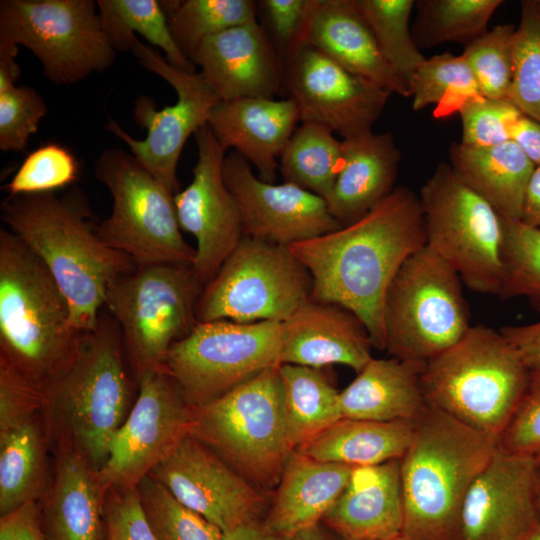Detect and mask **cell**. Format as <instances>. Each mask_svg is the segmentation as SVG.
Returning <instances> with one entry per match:
<instances>
[{"mask_svg":"<svg viewBox=\"0 0 540 540\" xmlns=\"http://www.w3.org/2000/svg\"><path fill=\"white\" fill-rule=\"evenodd\" d=\"M426 241L419 196L396 186L356 221L289 248L312 277L311 298L353 312L366 326L373 348L385 351L388 287L404 261Z\"/></svg>","mask_w":540,"mask_h":540,"instance_id":"6da1fadb","label":"cell"},{"mask_svg":"<svg viewBox=\"0 0 540 540\" xmlns=\"http://www.w3.org/2000/svg\"><path fill=\"white\" fill-rule=\"evenodd\" d=\"M6 228L44 263L65 296L73 325L96 328L109 283L137 267L99 236L89 200L79 187L55 193L8 196L1 205Z\"/></svg>","mask_w":540,"mask_h":540,"instance_id":"7a4b0ae2","label":"cell"},{"mask_svg":"<svg viewBox=\"0 0 540 540\" xmlns=\"http://www.w3.org/2000/svg\"><path fill=\"white\" fill-rule=\"evenodd\" d=\"M120 328L104 307L66 368L43 388L42 420L50 452L80 454L98 470L130 411L131 380Z\"/></svg>","mask_w":540,"mask_h":540,"instance_id":"3957f363","label":"cell"},{"mask_svg":"<svg viewBox=\"0 0 540 540\" xmlns=\"http://www.w3.org/2000/svg\"><path fill=\"white\" fill-rule=\"evenodd\" d=\"M497 450L492 438L427 406L400 459L408 540H458L467 492Z\"/></svg>","mask_w":540,"mask_h":540,"instance_id":"277c9868","label":"cell"},{"mask_svg":"<svg viewBox=\"0 0 540 540\" xmlns=\"http://www.w3.org/2000/svg\"><path fill=\"white\" fill-rule=\"evenodd\" d=\"M85 332L44 263L0 230V356L43 388L73 359Z\"/></svg>","mask_w":540,"mask_h":540,"instance_id":"5b68a950","label":"cell"},{"mask_svg":"<svg viewBox=\"0 0 540 540\" xmlns=\"http://www.w3.org/2000/svg\"><path fill=\"white\" fill-rule=\"evenodd\" d=\"M529 375L500 331L477 324L424 364L421 384L428 406L497 442L523 397Z\"/></svg>","mask_w":540,"mask_h":540,"instance_id":"8992f818","label":"cell"},{"mask_svg":"<svg viewBox=\"0 0 540 540\" xmlns=\"http://www.w3.org/2000/svg\"><path fill=\"white\" fill-rule=\"evenodd\" d=\"M191 408L190 435L256 488H276L294 452L279 366Z\"/></svg>","mask_w":540,"mask_h":540,"instance_id":"52a82bcc","label":"cell"},{"mask_svg":"<svg viewBox=\"0 0 540 540\" xmlns=\"http://www.w3.org/2000/svg\"><path fill=\"white\" fill-rule=\"evenodd\" d=\"M203 287L192 266L180 264L137 267L109 283L104 307L120 328L136 381L164 367L170 347L196 326Z\"/></svg>","mask_w":540,"mask_h":540,"instance_id":"ba28073f","label":"cell"},{"mask_svg":"<svg viewBox=\"0 0 540 540\" xmlns=\"http://www.w3.org/2000/svg\"><path fill=\"white\" fill-rule=\"evenodd\" d=\"M458 273L427 245L409 256L384 301L385 351L426 363L471 327Z\"/></svg>","mask_w":540,"mask_h":540,"instance_id":"9c48e42d","label":"cell"},{"mask_svg":"<svg viewBox=\"0 0 540 540\" xmlns=\"http://www.w3.org/2000/svg\"><path fill=\"white\" fill-rule=\"evenodd\" d=\"M95 176L109 190V217L97 225L101 239L129 256L136 267L155 264L192 266L195 249L184 240L174 194L122 149L103 151Z\"/></svg>","mask_w":540,"mask_h":540,"instance_id":"30bf717a","label":"cell"},{"mask_svg":"<svg viewBox=\"0 0 540 540\" xmlns=\"http://www.w3.org/2000/svg\"><path fill=\"white\" fill-rule=\"evenodd\" d=\"M426 245L449 264L469 289L499 295L503 222L449 163H440L420 189Z\"/></svg>","mask_w":540,"mask_h":540,"instance_id":"8fae6325","label":"cell"},{"mask_svg":"<svg viewBox=\"0 0 540 540\" xmlns=\"http://www.w3.org/2000/svg\"><path fill=\"white\" fill-rule=\"evenodd\" d=\"M313 280L289 246L244 236L207 283L198 322L283 323L312 297Z\"/></svg>","mask_w":540,"mask_h":540,"instance_id":"7c38bea8","label":"cell"},{"mask_svg":"<svg viewBox=\"0 0 540 540\" xmlns=\"http://www.w3.org/2000/svg\"><path fill=\"white\" fill-rule=\"evenodd\" d=\"M0 46H23L55 85L109 69L116 58L93 0H2Z\"/></svg>","mask_w":540,"mask_h":540,"instance_id":"4fadbf2b","label":"cell"},{"mask_svg":"<svg viewBox=\"0 0 540 540\" xmlns=\"http://www.w3.org/2000/svg\"><path fill=\"white\" fill-rule=\"evenodd\" d=\"M282 323L198 322L169 349L164 367L190 407L204 405L281 365Z\"/></svg>","mask_w":540,"mask_h":540,"instance_id":"5bb4252c","label":"cell"},{"mask_svg":"<svg viewBox=\"0 0 540 540\" xmlns=\"http://www.w3.org/2000/svg\"><path fill=\"white\" fill-rule=\"evenodd\" d=\"M131 52L145 69L159 75L175 89L177 101L157 109L149 97L137 100L134 118L147 130L142 140L133 138L111 118L106 129L125 142L137 161L175 195L179 192L176 171L184 145L192 134L208 124L212 110L221 99L200 73L175 68L138 38Z\"/></svg>","mask_w":540,"mask_h":540,"instance_id":"9a60e30c","label":"cell"},{"mask_svg":"<svg viewBox=\"0 0 540 540\" xmlns=\"http://www.w3.org/2000/svg\"><path fill=\"white\" fill-rule=\"evenodd\" d=\"M138 395L109 446L98 477L106 492L137 488L190 433L191 408L165 367L137 379Z\"/></svg>","mask_w":540,"mask_h":540,"instance_id":"2e32d148","label":"cell"},{"mask_svg":"<svg viewBox=\"0 0 540 540\" xmlns=\"http://www.w3.org/2000/svg\"><path fill=\"white\" fill-rule=\"evenodd\" d=\"M149 476L223 533L263 520L269 507L262 490L190 434Z\"/></svg>","mask_w":540,"mask_h":540,"instance_id":"e0dca14e","label":"cell"},{"mask_svg":"<svg viewBox=\"0 0 540 540\" xmlns=\"http://www.w3.org/2000/svg\"><path fill=\"white\" fill-rule=\"evenodd\" d=\"M284 86L300 122L323 125L343 139L372 131L391 95L307 45L284 63Z\"/></svg>","mask_w":540,"mask_h":540,"instance_id":"ac0fdd59","label":"cell"},{"mask_svg":"<svg viewBox=\"0 0 540 540\" xmlns=\"http://www.w3.org/2000/svg\"><path fill=\"white\" fill-rule=\"evenodd\" d=\"M198 159L193 179L173 197L180 228L197 242L192 264L205 286L244 238L238 205L223 177L227 151L208 124L194 134Z\"/></svg>","mask_w":540,"mask_h":540,"instance_id":"d6986e66","label":"cell"},{"mask_svg":"<svg viewBox=\"0 0 540 540\" xmlns=\"http://www.w3.org/2000/svg\"><path fill=\"white\" fill-rule=\"evenodd\" d=\"M223 177L238 205L244 236L290 246L342 227L323 198L293 183L261 180L236 151L226 154Z\"/></svg>","mask_w":540,"mask_h":540,"instance_id":"ffe728a7","label":"cell"},{"mask_svg":"<svg viewBox=\"0 0 540 540\" xmlns=\"http://www.w3.org/2000/svg\"><path fill=\"white\" fill-rule=\"evenodd\" d=\"M538 467L497 447L467 492L458 540H524L539 524Z\"/></svg>","mask_w":540,"mask_h":540,"instance_id":"44dd1931","label":"cell"},{"mask_svg":"<svg viewBox=\"0 0 540 540\" xmlns=\"http://www.w3.org/2000/svg\"><path fill=\"white\" fill-rule=\"evenodd\" d=\"M192 62L221 101L274 98L284 85L283 61L258 21L208 37Z\"/></svg>","mask_w":540,"mask_h":540,"instance_id":"7402d4cb","label":"cell"},{"mask_svg":"<svg viewBox=\"0 0 540 540\" xmlns=\"http://www.w3.org/2000/svg\"><path fill=\"white\" fill-rule=\"evenodd\" d=\"M372 348L361 319L335 303L311 298L282 323L281 364H342L358 373L373 358Z\"/></svg>","mask_w":540,"mask_h":540,"instance_id":"603a6c76","label":"cell"},{"mask_svg":"<svg viewBox=\"0 0 540 540\" xmlns=\"http://www.w3.org/2000/svg\"><path fill=\"white\" fill-rule=\"evenodd\" d=\"M298 122V107L289 97H242L220 101L209 116L208 126L227 152L234 149L257 169L261 180L274 183L279 169L277 158Z\"/></svg>","mask_w":540,"mask_h":540,"instance_id":"cb8c5ba5","label":"cell"},{"mask_svg":"<svg viewBox=\"0 0 540 540\" xmlns=\"http://www.w3.org/2000/svg\"><path fill=\"white\" fill-rule=\"evenodd\" d=\"M321 523L343 540H393L402 536L400 459L354 467L346 488Z\"/></svg>","mask_w":540,"mask_h":540,"instance_id":"d4e9b609","label":"cell"},{"mask_svg":"<svg viewBox=\"0 0 540 540\" xmlns=\"http://www.w3.org/2000/svg\"><path fill=\"white\" fill-rule=\"evenodd\" d=\"M51 454L48 483L38 501L46 539L105 540V493L98 469L72 451Z\"/></svg>","mask_w":540,"mask_h":540,"instance_id":"484cf974","label":"cell"},{"mask_svg":"<svg viewBox=\"0 0 540 540\" xmlns=\"http://www.w3.org/2000/svg\"><path fill=\"white\" fill-rule=\"evenodd\" d=\"M305 45L391 94L410 97L408 84L381 54L357 0H316L303 36Z\"/></svg>","mask_w":540,"mask_h":540,"instance_id":"4316f807","label":"cell"},{"mask_svg":"<svg viewBox=\"0 0 540 540\" xmlns=\"http://www.w3.org/2000/svg\"><path fill=\"white\" fill-rule=\"evenodd\" d=\"M342 142L341 167L326 203L330 214L344 226L394 190L401 153L389 131H370Z\"/></svg>","mask_w":540,"mask_h":540,"instance_id":"83f0119b","label":"cell"},{"mask_svg":"<svg viewBox=\"0 0 540 540\" xmlns=\"http://www.w3.org/2000/svg\"><path fill=\"white\" fill-rule=\"evenodd\" d=\"M353 466L323 462L294 451L290 456L263 523L293 538L321 523L346 488Z\"/></svg>","mask_w":540,"mask_h":540,"instance_id":"f1b7e54d","label":"cell"},{"mask_svg":"<svg viewBox=\"0 0 540 540\" xmlns=\"http://www.w3.org/2000/svg\"><path fill=\"white\" fill-rule=\"evenodd\" d=\"M424 364L372 358L340 391L342 418L416 421L428 406L421 384Z\"/></svg>","mask_w":540,"mask_h":540,"instance_id":"f546056e","label":"cell"},{"mask_svg":"<svg viewBox=\"0 0 540 540\" xmlns=\"http://www.w3.org/2000/svg\"><path fill=\"white\" fill-rule=\"evenodd\" d=\"M449 165L504 219L520 220L526 189L535 165L512 141L491 147L454 142Z\"/></svg>","mask_w":540,"mask_h":540,"instance_id":"4dcf8cb0","label":"cell"},{"mask_svg":"<svg viewBox=\"0 0 540 540\" xmlns=\"http://www.w3.org/2000/svg\"><path fill=\"white\" fill-rule=\"evenodd\" d=\"M415 424L341 418L295 451L323 462L374 466L403 457Z\"/></svg>","mask_w":540,"mask_h":540,"instance_id":"1f68e13d","label":"cell"},{"mask_svg":"<svg viewBox=\"0 0 540 540\" xmlns=\"http://www.w3.org/2000/svg\"><path fill=\"white\" fill-rule=\"evenodd\" d=\"M50 452L42 413L0 430V514L39 501L49 478Z\"/></svg>","mask_w":540,"mask_h":540,"instance_id":"d6a6232c","label":"cell"},{"mask_svg":"<svg viewBox=\"0 0 540 540\" xmlns=\"http://www.w3.org/2000/svg\"><path fill=\"white\" fill-rule=\"evenodd\" d=\"M288 438L297 450L342 418L340 391L324 368L281 364Z\"/></svg>","mask_w":540,"mask_h":540,"instance_id":"836d02e7","label":"cell"},{"mask_svg":"<svg viewBox=\"0 0 540 540\" xmlns=\"http://www.w3.org/2000/svg\"><path fill=\"white\" fill-rule=\"evenodd\" d=\"M342 153L343 142L332 130L317 123L301 122L279 157V170L284 182L327 201L341 167Z\"/></svg>","mask_w":540,"mask_h":540,"instance_id":"e575fe53","label":"cell"},{"mask_svg":"<svg viewBox=\"0 0 540 540\" xmlns=\"http://www.w3.org/2000/svg\"><path fill=\"white\" fill-rule=\"evenodd\" d=\"M97 7L105 34L116 51H131L135 33L160 48L175 68L196 72L171 34L161 2L156 0H98Z\"/></svg>","mask_w":540,"mask_h":540,"instance_id":"d590c367","label":"cell"},{"mask_svg":"<svg viewBox=\"0 0 540 540\" xmlns=\"http://www.w3.org/2000/svg\"><path fill=\"white\" fill-rule=\"evenodd\" d=\"M161 5L173 39L191 62L205 39L257 21L258 13L257 2L252 0H182Z\"/></svg>","mask_w":540,"mask_h":540,"instance_id":"8d00e7d4","label":"cell"},{"mask_svg":"<svg viewBox=\"0 0 540 540\" xmlns=\"http://www.w3.org/2000/svg\"><path fill=\"white\" fill-rule=\"evenodd\" d=\"M502 0H420L412 34L416 45L430 48L446 42L467 46L488 31Z\"/></svg>","mask_w":540,"mask_h":540,"instance_id":"74e56055","label":"cell"},{"mask_svg":"<svg viewBox=\"0 0 540 540\" xmlns=\"http://www.w3.org/2000/svg\"><path fill=\"white\" fill-rule=\"evenodd\" d=\"M357 3L384 59L409 86L411 77L426 59L409 25L416 1L357 0Z\"/></svg>","mask_w":540,"mask_h":540,"instance_id":"f35d334b","label":"cell"},{"mask_svg":"<svg viewBox=\"0 0 540 540\" xmlns=\"http://www.w3.org/2000/svg\"><path fill=\"white\" fill-rule=\"evenodd\" d=\"M507 100L522 115L540 122V8L536 0L521 1Z\"/></svg>","mask_w":540,"mask_h":540,"instance_id":"ab89813d","label":"cell"},{"mask_svg":"<svg viewBox=\"0 0 540 540\" xmlns=\"http://www.w3.org/2000/svg\"><path fill=\"white\" fill-rule=\"evenodd\" d=\"M412 108L422 110L445 99L454 110L468 98L481 96L477 81L461 55L443 53L426 58L409 82Z\"/></svg>","mask_w":540,"mask_h":540,"instance_id":"60d3db41","label":"cell"},{"mask_svg":"<svg viewBox=\"0 0 540 540\" xmlns=\"http://www.w3.org/2000/svg\"><path fill=\"white\" fill-rule=\"evenodd\" d=\"M501 299L527 297L540 303V229L502 218Z\"/></svg>","mask_w":540,"mask_h":540,"instance_id":"b9f144b4","label":"cell"},{"mask_svg":"<svg viewBox=\"0 0 540 540\" xmlns=\"http://www.w3.org/2000/svg\"><path fill=\"white\" fill-rule=\"evenodd\" d=\"M137 490L157 540H223L217 526L183 506L149 475Z\"/></svg>","mask_w":540,"mask_h":540,"instance_id":"7bdbcfd3","label":"cell"},{"mask_svg":"<svg viewBox=\"0 0 540 540\" xmlns=\"http://www.w3.org/2000/svg\"><path fill=\"white\" fill-rule=\"evenodd\" d=\"M515 30L511 24L497 25L465 46L462 56L483 97L507 99L513 72Z\"/></svg>","mask_w":540,"mask_h":540,"instance_id":"ee69618b","label":"cell"},{"mask_svg":"<svg viewBox=\"0 0 540 540\" xmlns=\"http://www.w3.org/2000/svg\"><path fill=\"white\" fill-rule=\"evenodd\" d=\"M79 170L70 149L49 142L30 152L3 188L9 196L54 193L75 183Z\"/></svg>","mask_w":540,"mask_h":540,"instance_id":"f6af8a7d","label":"cell"},{"mask_svg":"<svg viewBox=\"0 0 540 540\" xmlns=\"http://www.w3.org/2000/svg\"><path fill=\"white\" fill-rule=\"evenodd\" d=\"M461 119V143L471 147H491L511 140V129L522 116L507 99L476 96L466 99L456 110Z\"/></svg>","mask_w":540,"mask_h":540,"instance_id":"bcb514c9","label":"cell"},{"mask_svg":"<svg viewBox=\"0 0 540 540\" xmlns=\"http://www.w3.org/2000/svg\"><path fill=\"white\" fill-rule=\"evenodd\" d=\"M46 113L44 99L33 88L13 85L0 90V149L23 151Z\"/></svg>","mask_w":540,"mask_h":540,"instance_id":"7dc6e473","label":"cell"},{"mask_svg":"<svg viewBox=\"0 0 540 540\" xmlns=\"http://www.w3.org/2000/svg\"><path fill=\"white\" fill-rule=\"evenodd\" d=\"M498 449L540 466V368L530 370L523 397L497 439Z\"/></svg>","mask_w":540,"mask_h":540,"instance_id":"c3c4849f","label":"cell"},{"mask_svg":"<svg viewBox=\"0 0 540 540\" xmlns=\"http://www.w3.org/2000/svg\"><path fill=\"white\" fill-rule=\"evenodd\" d=\"M316 0L257 1L262 12L264 29L283 64L302 46L303 36Z\"/></svg>","mask_w":540,"mask_h":540,"instance_id":"681fc988","label":"cell"},{"mask_svg":"<svg viewBox=\"0 0 540 540\" xmlns=\"http://www.w3.org/2000/svg\"><path fill=\"white\" fill-rule=\"evenodd\" d=\"M42 408V388L0 356V430L42 413Z\"/></svg>","mask_w":540,"mask_h":540,"instance_id":"f907efd6","label":"cell"},{"mask_svg":"<svg viewBox=\"0 0 540 540\" xmlns=\"http://www.w3.org/2000/svg\"><path fill=\"white\" fill-rule=\"evenodd\" d=\"M104 517L105 540H157L137 488L108 490Z\"/></svg>","mask_w":540,"mask_h":540,"instance_id":"816d5d0a","label":"cell"},{"mask_svg":"<svg viewBox=\"0 0 540 540\" xmlns=\"http://www.w3.org/2000/svg\"><path fill=\"white\" fill-rule=\"evenodd\" d=\"M0 540H47L38 501L25 503L0 516Z\"/></svg>","mask_w":540,"mask_h":540,"instance_id":"f5cc1de1","label":"cell"},{"mask_svg":"<svg viewBox=\"0 0 540 540\" xmlns=\"http://www.w3.org/2000/svg\"><path fill=\"white\" fill-rule=\"evenodd\" d=\"M499 331L529 370L540 368V320L524 325L504 326Z\"/></svg>","mask_w":540,"mask_h":540,"instance_id":"db71d44e","label":"cell"},{"mask_svg":"<svg viewBox=\"0 0 540 540\" xmlns=\"http://www.w3.org/2000/svg\"><path fill=\"white\" fill-rule=\"evenodd\" d=\"M511 140L535 166H540V122L522 115L512 126Z\"/></svg>","mask_w":540,"mask_h":540,"instance_id":"11a10c76","label":"cell"},{"mask_svg":"<svg viewBox=\"0 0 540 540\" xmlns=\"http://www.w3.org/2000/svg\"><path fill=\"white\" fill-rule=\"evenodd\" d=\"M520 221L540 229V166H535L529 180Z\"/></svg>","mask_w":540,"mask_h":540,"instance_id":"9f6ffc18","label":"cell"},{"mask_svg":"<svg viewBox=\"0 0 540 540\" xmlns=\"http://www.w3.org/2000/svg\"><path fill=\"white\" fill-rule=\"evenodd\" d=\"M223 540H293L291 537L276 533L265 526L263 520L243 524L223 533Z\"/></svg>","mask_w":540,"mask_h":540,"instance_id":"6f0895ef","label":"cell"},{"mask_svg":"<svg viewBox=\"0 0 540 540\" xmlns=\"http://www.w3.org/2000/svg\"><path fill=\"white\" fill-rule=\"evenodd\" d=\"M18 47L0 46V90L16 84L21 70L16 61Z\"/></svg>","mask_w":540,"mask_h":540,"instance_id":"680465c9","label":"cell"},{"mask_svg":"<svg viewBox=\"0 0 540 540\" xmlns=\"http://www.w3.org/2000/svg\"><path fill=\"white\" fill-rule=\"evenodd\" d=\"M293 540H343L341 537L330 531L322 523L301 531L296 534Z\"/></svg>","mask_w":540,"mask_h":540,"instance_id":"91938a15","label":"cell"},{"mask_svg":"<svg viewBox=\"0 0 540 540\" xmlns=\"http://www.w3.org/2000/svg\"><path fill=\"white\" fill-rule=\"evenodd\" d=\"M536 507L537 514L540 523V466L538 467L537 481H536Z\"/></svg>","mask_w":540,"mask_h":540,"instance_id":"94428289","label":"cell"},{"mask_svg":"<svg viewBox=\"0 0 540 540\" xmlns=\"http://www.w3.org/2000/svg\"><path fill=\"white\" fill-rule=\"evenodd\" d=\"M524 540H540V523Z\"/></svg>","mask_w":540,"mask_h":540,"instance_id":"6125c7cd","label":"cell"},{"mask_svg":"<svg viewBox=\"0 0 540 540\" xmlns=\"http://www.w3.org/2000/svg\"><path fill=\"white\" fill-rule=\"evenodd\" d=\"M393 540H408V539L404 538L403 536H399V537H397V538H395Z\"/></svg>","mask_w":540,"mask_h":540,"instance_id":"be15d7a7","label":"cell"},{"mask_svg":"<svg viewBox=\"0 0 540 540\" xmlns=\"http://www.w3.org/2000/svg\"><path fill=\"white\" fill-rule=\"evenodd\" d=\"M536 3H537V5H538L539 8H540V0H536Z\"/></svg>","mask_w":540,"mask_h":540,"instance_id":"e7e4bbea","label":"cell"}]
</instances>
